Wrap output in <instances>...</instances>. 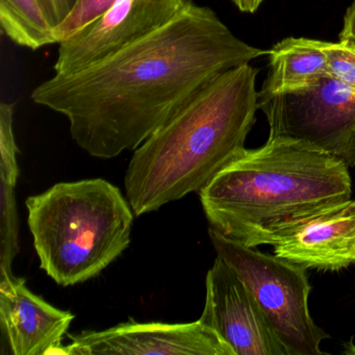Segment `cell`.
Here are the masks:
<instances>
[{"instance_id": "cell-19", "label": "cell", "mask_w": 355, "mask_h": 355, "mask_svg": "<svg viewBox=\"0 0 355 355\" xmlns=\"http://www.w3.org/2000/svg\"><path fill=\"white\" fill-rule=\"evenodd\" d=\"M243 13H254L265 0H232Z\"/></svg>"}, {"instance_id": "cell-11", "label": "cell", "mask_w": 355, "mask_h": 355, "mask_svg": "<svg viewBox=\"0 0 355 355\" xmlns=\"http://www.w3.org/2000/svg\"><path fill=\"white\" fill-rule=\"evenodd\" d=\"M73 319L34 294L24 278L0 279V321L12 354H61Z\"/></svg>"}, {"instance_id": "cell-13", "label": "cell", "mask_w": 355, "mask_h": 355, "mask_svg": "<svg viewBox=\"0 0 355 355\" xmlns=\"http://www.w3.org/2000/svg\"><path fill=\"white\" fill-rule=\"evenodd\" d=\"M14 103H0V279L14 277L12 263L19 252L16 186L19 176L14 135Z\"/></svg>"}, {"instance_id": "cell-4", "label": "cell", "mask_w": 355, "mask_h": 355, "mask_svg": "<svg viewBox=\"0 0 355 355\" xmlns=\"http://www.w3.org/2000/svg\"><path fill=\"white\" fill-rule=\"evenodd\" d=\"M26 203L40 268L60 286L99 275L130 245L134 211L103 178L59 182Z\"/></svg>"}, {"instance_id": "cell-20", "label": "cell", "mask_w": 355, "mask_h": 355, "mask_svg": "<svg viewBox=\"0 0 355 355\" xmlns=\"http://www.w3.org/2000/svg\"><path fill=\"white\" fill-rule=\"evenodd\" d=\"M345 354L355 355V345L352 342L346 345V349L344 351Z\"/></svg>"}, {"instance_id": "cell-5", "label": "cell", "mask_w": 355, "mask_h": 355, "mask_svg": "<svg viewBox=\"0 0 355 355\" xmlns=\"http://www.w3.org/2000/svg\"><path fill=\"white\" fill-rule=\"evenodd\" d=\"M217 257L238 274L288 355H321L328 334L309 309L311 284L305 268L248 247L209 227Z\"/></svg>"}, {"instance_id": "cell-2", "label": "cell", "mask_w": 355, "mask_h": 355, "mask_svg": "<svg viewBox=\"0 0 355 355\" xmlns=\"http://www.w3.org/2000/svg\"><path fill=\"white\" fill-rule=\"evenodd\" d=\"M257 74L246 63L216 76L134 151L124 187L135 215L199 192L246 149L259 110Z\"/></svg>"}, {"instance_id": "cell-9", "label": "cell", "mask_w": 355, "mask_h": 355, "mask_svg": "<svg viewBox=\"0 0 355 355\" xmlns=\"http://www.w3.org/2000/svg\"><path fill=\"white\" fill-rule=\"evenodd\" d=\"M201 323L217 332L236 355H288L238 274L217 257L205 280Z\"/></svg>"}, {"instance_id": "cell-3", "label": "cell", "mask_w": 355, "mask_h": 355, "mask_svg": "<svg viewBox=\"0 0 355 355\" xmlns=\"http://www.w3.org/2000/svg\"><path fill=\"white\" fill-rule=\"evenodd\" d=\"M349 168L300 141L245 149L200 191L209 227L248 247L271 245L295 222L350 200Z\"/></svg>"}, {"instance_id": "cell-17", "label": "cell", "mask_w": 355, "mask_h": 355, "mask_svg": "<svg viewBox=\"0 0 355 355\" xmlns=\"http://www.w3.org/2000/svg\"><path fill=\"white\" fill-rule=\"evenodd\" d=\"M53 28L69 15L78 0H41Z\"/></svg>"}, {"instance_id": "cell-6", "label": "cell", "mask_w": 355, "mask_h": 355, "mask_svg": "<svg viewBox=\"0 0 355 355\" xmlns=\"http://www.w3.org/2000/svg\"><path fill=\"white\" fill-rule=\"evenodd\" d=\"M259 110L267 118L269 139L300 141L355 167V94L336 78L259 94Z\"/></svg>"}, {"instance_id": "cell-15", "label": "cell", "mask_w": 355, "mask_h": 355, "mask_svg": "<svg viewBox=\"0 0 355 355\" xmlns=\"http://www.w3.org/2000/svg\"><path fill=\"white\" fill-rule=\"evenodd\" d=\"M119 0H78L69 15L53 28L58 44L67 40L92 22L105 15Z\"/></svg>"}, {"instance_id": "cell-8", "label": "cell", "mask_w": 355, "mask_h": 355, "mask_svg": "<svg viewBox=\"0 0 355 355\" xmlns=\"http://www.w3.org/2000/svg\"><path fill=\"white\" fill-rule=\"evenodd\" d=\"M61 355H236L221 336L201 323L128 321L101 331L70 336Z\"/></svg>"}, {"instance_id": "cell-10", "label": "cell", "mask_w": 355, "mask_h": 355, "mask_svg": "<svg viewBox=\"0 0 355 355\" xmlns=\"http://www.w3.org/2000/svg\"><path fill=\"white\" fill-rule=\"evenodd\" d=\"M278 257L305 269L338 271L355 265V199L295 222L274 236Z\"/></svg>"}, {"instance_id": "cell-16", "label": "cell", "mask_w": 355, "mask_h": 355, "mask_svg": "<svg viewBox=\"0 0 355 355\" xmlns=\"http://www.w3.org/2000/svg\"><path fill=\"white\" fill-rule=\"evenodd\" d=\"M329 76L355 94V45L348 41L326 43Z\"/></svg>"}, {"instance_id": "cell-1", "label": "cell", "mask_w": 355, "mask_h": 355, "mask_svg": "<svg viewBox=\"0 0 355 355\" xmlns=\"http://www.w3.org/2000/svg\"><path fill=\"white\" fill-rule=\"evenodd\" d=\"M267 53L188 0L163 28L98 63L55 74L31 98L65 116L87 153L113 159L136 150L203 85Z\"/></svg>"}, {"instance_id": "cell-18", "label": "cell", "mask_w": 355, "mask_h": 355, "mask_svg": "<svg viewBox=\"0 0 355 355\" xmlns=\"http://www.w3.org/2000/svg\"><path fill=\"white\" fill-rule=\"evenodd\" d=\"M338 40L348 41L355 45V0L345 13L344 24L338 35Z\"/></svg>"}, {"instance_id": "cell-14", "label": "cell", "mask_w": 355, "mask_h": 355, "mask_svg": "<svg viewBox=\"0 0 355 355\" xmlns=\"http://www.w3.org/2000/svg\"><path fill=\"white\" fill-rule=\"evenodd\" d=\"M0 26L12 42L32 51L58 44L41 0H0Z\"/></svg>"}, {"instance_id": "cell-12", "label": "cell", "mask_w": 355, "mask_h": 355, "mask_svg": "<svg viewBox=\"0 0 355 355\" xmlns=\"http://www.w3.org/2000/svg\"><path fill=\"white\" fill-rule=\"evenodd\" d=\"M326 43L286 38L269 51L270 69L259 94L273 95L311 86L329 76Z\"/></svg>"}, {"instance_id": "cell-7", "label": "cell", "mask_w": 355, "mask_h": 355, "mask_svg": "<svg viewBox=\"0 0 355 355\" xmlns=\"http://www.w3.org/2000/svg\"><path fill=\"white\" fill-rule=\"evenodd\" d=\"M188 0H119L96 21L60 43L55 74L98 63L171 21Z\"/></svg>"}]
</instances>
